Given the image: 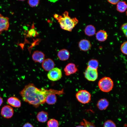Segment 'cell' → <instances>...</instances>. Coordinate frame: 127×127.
<instances>
[{"label":"cell","mask_w":127,"mask_h":127,"mask_svg":"<svg viewBox=\"0 0 127 127\" xmlns=\"http://www.w3.org/2000/svg\"><path fill=\"white\" fill-rule=\"evenodd\" d=\"M62 93V90H48L43 88L39 89L33 84L31 83L26 85L20 92V94L24 101L36 107L45 103L46 98L48 95L53 94L60 95Z\"/></svg>","instance_id":"1"},{"label":"cell","mask_w":127,"mask_h":127,"mask_svg":"<svg viewBox=\"0 0 127 127\" xmlns=\"http://www.w3.org/2000/svg\"><path fill=\"white\" fill-rule=\"evenodd\" d=\"M63 15V16L55 14L54 16L58 20L62 29L71 32L78 23V19L76 17L71 18L69 16L68 12L67 11L65 12Z\"/></svg>","instance_id":"2"},{"label":"cell","mask_w":127,"mask_h":127,"mask_svg":"<svg viewBox=\"0 0 127 127\" xmlns=\"http://www.w3.org/2000/svg\"><path fill=\"white\" fill-rule=\"evenodd\" d=\"M98 85L101 91L103 92L110 91L113 88V82L112 80L108 77H104L99 81Z\"/></svg>","instance_id":"3"},{"label":"cell","mask_w":127,"mask_h":127,"mask_svg":"<svg viewBox=\"0 0 127 127\" xmlns=\"http://www.w3.org/2000/svg\"><path fill=\"white\" fill-rule=\"evenodd\" d=\"M76 96L79 102L84 104L88 103L91 98L90 93L86 90H83L78 91L76 94Z\"/></svg>","instance_id":"4"},{"label":"cell","mask_w":127,"mask_h":127,"mask_svg":"<svg viewBox=\"0 0 127 127\" xmlns=\"http://www.w3.org/2000/svg\"><path fill=\"white\" fill-rule=\"evenodd\" d=\"M48 79L50 80L55 81L60 79L62 76L61 70L57 67L54 68L49 71L47 74Z\"/></svg>","instance_id":"5"},{"label":"cell","mask_w":127,"mask_h":127,"mask_svg":"<svg viewBox=\"0 0 127 127\" xmlns=\"http://www.w3.org/2000/svg\"><path fill=\"white\" fill-rule=\"evenodd\" d=\"M98 74L97 69H93L87 67L84 73L86 78L90 81H94L97 79Z\"/></svg>","instance_id":"6"},{"label":"cell","mask_w":127,"mask_h":127,"mask_svg":"<svg viewBox=\"0 0 127 127\" xmlns=\"http://www.w3.org/2000/svg\"><path fill=\"white\" fill-rule=\"evenodd\" d=\"M14 113V111L13 108L9 105L4 106L1 110V115L6 119L11 118L13 116Z\"/></svg>","instance_id":"7"},{"label":"cell","mask_w":127,"mask_h":127,"mask_svg":"<svg viewBox=\"0 0 127 127\" xmlns=\"http://www.w3.org/2000/svg\"><path fill=\"white\" fill-rule=\"evenodd\" d=\"M9 25V18L0 14V35L3 32L8 30Z\"/></svg>","instance_id":"8"},{"label":"cell","mask_w":127,"mask_h":127,"mask_svg":"<svg viewBox=\"0 0 127 127\" xmlns=\"http://www.w3.org/2000/svg\"><path fill=\"white\" fill-rule=\"evenodd\" d=\"M32 58L35 62L42 63L44 60L45 55L41 51H35L32 54Z\"/></svg>","instance_id":"9"},{"label":"cell","mask_w":127,"mask_h":127,"mask_svg":"<svg viewBox=\"0 0 127 127\" xmlns=\"http://www.w3.org/2000/svg\"><path fill=\"white\" fill-rule=\"evenodd\" d=\"M78 46L81 50L87 51L91 48V44L89 40L86 39H83L79 41L78 44Z\"/></svg>","instance_id":"10"},{"label":"cell","mask_w":127,"mask_h":127,"mask_svg":"<svg viewBox=\"0 0 127 127\" xmlns=\"http://www.w3.org/2000/svg\"><path fill=\"white\" fill-rule=\"evenodd\" d=\"M42 66L44 70L49 71L54 68L55 63L52 60L47 58L44 60L42 62Z\"/></svg>","instance_id":"11"},{"label":"cell","mask_w":127,"mask_h":127,"mask_svg":"<svg viewBox=\"0 0 127 127\" xmlns=\"http://www.w3.org/2000/svg\"><path fill=\"white\" fill-rule=\"evenodd\" d=\"M64 71L65 75L69 76L76 72L78 71V69L75 64L70 63L66 66L64 69Z\"/></svg>","instance_id":"12"},{"label":"cell","mask_w":127,"mask_h":127,"mask_svg":"<svg viewBox=\"0 0 127 127\" xmlns=\"http://www.w3.org/2000/svg\"><path fill=\"white\" fill-rule=\"evenodd\" d=\"M7 102L10 105L15 107L19 108L21 106L20 101L18 98L15 97H11L8 98Z\"/></svg>","instance_id":"13"},{"label":"cell","mask_w":127,"mask_h":127,"mask_svg":"<svg viewBox=\"0 0 127 127\" xmlns=\"http://www.w3.org/2000/svg\"><path fill=\"white\" fill-rule=\"evenodd\" d=\"M57 56L59 59L62 61L67 60L70 56V53L66 49H63L58 52Z\"/></svg>","instance_id":"14"},{"label":"cell","mask_w":127,"mask_h":127,"mask_svg":"<svg viewBox=\"0 0 127 127\" xmlns=\"http://www.w3.org/2000/svg\"><path fill=\"white\" fill-rule=\"evenodd\" d=\"M95 36L96 39L98 41L103 42L107 39L108 35L105 31L100 30L96 33Z\"/></svg>","instance_id":"15"},{"label":"cell","mask_w":127,"mask_h":127,"mask_svg":"<svg viewBox=\"0 0 127 127\" xmlns=\"http://www.w3.org/2000/svg\"><path fill=\"white\" fill-rule=\"evenodd\" d=\"M37 119L39 122L44 123L46 122L48 118V115L47 112L41 111L39 112L37 114Z\"/></svg>","instance_id":"16"},{"label":"cell","mask_w":127,"mask_h":127,"mask_svg":"<svg viewBox=\"0 0 127 127\" xmlns=\"http://www.w3.org/2000/svg\"><path fill=\"white\" fill-rule=\"evenodd\" d=\"M96 29L95 27L92 25H88L86 26L84 29V32L86 35L91 36L95 34Z\"/></svg>","instance_id":"17"},{"label":"cell","mask_w":127,"mask_h":127,"mask_svg":"<svg viewBox=\"0 0 127 127\" xmlns=\"http://www.w3.org/2000/svg\"><path fill=\"white\" fill-rule=\"evenodd\" d=\"M109 103L105 99H102L98 101L97 106L100 110H103L106 109L108 106Z\"/></svg>","instance_id":"18"},{"label":"cell","mask_w":127,"mask_h":127,"mask_svg":"<svg viewBox=\"0 0 127 127\" xmlns=\"http://www.w3.org/2000/svg\"><path fill=\"white\" fill-rule=\"evenodd\" d=\"M117 4L116 10L118 12L122 13L126 10L127 4L125 1L119 0Z\"/></svg>","instance_id":"19"},{"label":"cell","mask_w":127,"mask_h":127,"mask_svg":"<svg viewBox=\"0 0 127 127\" xmlns=\"http://www.w3.org/2000/svg\"><path fill=\"white\" fill-rule=\"evenodd\" d=\"M57 100V97L56 95L51 94L48 95L47 97L45 102L50 105L53 104L55 103Z\"/></svg>","instance_id":"20"},{"label":"cell","mask_w":127,"mask_h":127,"mask_svg":"<svg viewBox=\"0 0 127 127\" xmlns=\"http://www.w3.org/2000/svg\"><path fill=\"white\" fill-rule=\"evenodd\" d=\"M38 35V33L35 28L33 23L30 29L28 31L26 37L32 38L36 37Z\"/></svg>","instance_id":"21"},{"label":"cell","mask_w":127,"mask_h":127,"mask_svg":"<svg viewBox=\"0 0 127 127\" xmlns=\"http://www.w3.org/2000/svg\"><path fill=\"white\" fill-rule=\"evenodd\" d=\"M98 65L99 63L98 61L95 59L90 60L87 63V67L93 69H97Z\"/></svg>","instance_id":"22"},{"label":"cell","mask_w":127,"mask_h":127,"mask_svg":"<svg viewBox=\"0 0 127 127\" xmlns=\"http://www.w3.org/2000/svg\"><path fill=\"white\" fill-rule=\"evenodd\" d=\"M47 125L48 127H58L59 124L57 120L52 119L48 121Z\"/></svg>","instance_id":"23"},{"label":"cell","mask_w":127,"mask_h":127,"mask_svg":"<svg viewBox=\"0 0 127 127\" xmlns=\"http://www.w3.org/2000/svg\"><path fill=\"white\" fill-rule=\"evenodd\" d=\"M83 120L80 123V124L83 126L84 127H95L93 123L87 121L84 119H83Z\"/></svg>","instance_id":"24"},{"label":"cell","mask_w":127,"mask_h":127,"mask_svg":"<svg viewBox=\"0 0 127 127\" xmlns=\"http://www.w3.org/2000/svg\"><path fill=\"white\" fill-rule=\"evenodd\" d=\"M103 127H116L115 123L110 120L105 121L103 124Z\"/></svg>","instance_id":"25"},{"label":"cell","mask_w":127,"mask_h":127,"mask_svg":"<svg viewBox=\"0 0 127 127\" xmlns=\"http://www.w3.org/2000/svg\"><path fill=\"white\" fill-rule=\"evenodd\" d=\"M40 3V0H30L28 1V3L31 7L37 6Z\"/></svg>","instance_id":"26"},{"label":"cell","mask_w":127,"mask_h":127,"mask_svg":"<svg viewBox=\"0 0 127 127\" xmlns=\"http://www.w3.org/2000/svg\"><path fill=\"white\" fill-rule=\"evenodd\" d=\"M127 41L124 42L121 45L120 50L124 54L127 55Z\"/></svg>","instance_id":"27"},{"label":"cell","mask_w":127,"mask_h":127,"mask_svg":"<svg viewBox=\"0 0 127 127\" xmlns=\"http://www.w3.org/2000/svg\"><path fill=\"white\" fill-rule=\"evenodd\" d=\"M120 29L123 32L125 36L127 37V24L124 23L122 24L120 27Z\"/></svg>","instance_id":"28"},{"label":"cell","mask_w":127,"mask_h":127,"mask_svg":"<svg viewBox=\"0 0 127 127\" xmlns=\"http://www.w3.org/2000/svg\"><path fill=\"white\" fill-rule=\"evenodd\" d=\"M120 0H107V1L110 3L113 4H117Z\"/></svg>","instance_id":"29"},{"label":"cell","mask_w":127,"mask_h":127,"mask_svg":"<svg viewBox=\"0 0 127 127\" xmlns=\"http://www.w3.org/2000/svg\"><path fill=\"white\" fill-rule=\"evenodd\" d=\"M22 127H34L30 123L27 122L25 123Z\"/></svg>","instance_id":"30"},{"label":"cell","mask_w":127,"mask_h":127,"mask_svg":"<svg viewBox=\"0 0 127 127\" xmlns=\"http://www.w3.org/2000/svg\"><path fill=\"white\" fill-rule=\"evenodd\" d=\"M3 103V100L2 97H0V107L2 104Z\"/></svg>","instance_id":"31"},{"label":"cell","mask_w":127,"mask_h":127,"mask_svg":"<svg viewBox=\"0 0 127 127\" xmlns=\"http://www.w3.org/2000/svg\"><path fill=\"white\" fill-rule=\"evenodd\" d=\"M76 127H84L83 125H81L77 126H76Z\"/></svg>","instance_id":"32"}]
</instances>
